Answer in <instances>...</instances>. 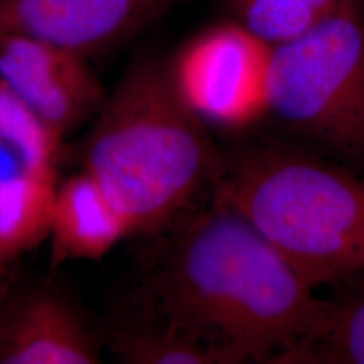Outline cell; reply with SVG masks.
Instances as JSON below:
<instances>
[{
	"label": "cell",
	"mask_w": 364,
	"mask_h": 364,
	"mask_svg": "<svg viewBox=\"0 0 364 364\" xmlns=\"http://www.w3.org/2000/svg\"><path fill=\"white\" fill-rule=\"evenodd\" d=\"M210 197L144 236L150 245L131 296L220 364L299 363L321 331L326 299L237 210Z\"/></svg>",
	"instance_id": "6da1fadb"
},
{
	"label": "cell",
	"mask_w": 364,
	"mask_h": 364,
	"mask_svg": "<svg viewBox=\"0 0 364 364\" xmlns=\"http://www.w3.org/2000/svg\"><path fill=\"white\" fill-rule=\"evenodd\" d=\"M223 156L170 80L166 55L138 53L91 120L81 144L90 173L129 223L158 234L198 209Z\"/></svg>",
	"instance_id": "7a4b0ae2"
},
{
	"label": "cell",
	"mask_w": 364,
	"mask_h": 364,
	"mask_svg": "<svg viewBox=\"0 0 364 364\" xmlns=\"http://www.w3.org/2000/svg\"><path fill=\"white\" fill-rule=\"evenodd\" d=\"M225 201L316 287L362 266L364 176L313 147L262 142L223 156Z\"/></svg>",
	"instance_id": "3957f363"
},
{
	"label": "cell",
	"mask_w": 364,
	"mask_h": 364,
	"mask_svg": "<svg viewBox=\"0 0 364 364\" xmlns=\"http://www.w3.org/2000/svg\"><path fill=\"white\" fill-rule=\"evenodd\" d=\"M269 117L314 150L364 173V14L352 0L273 48Z\"/></svg>",
	"instance_id": "277c9868"
},
{
	"label": "cell",
	"mask_w": 364,
	"mask_h": 364,
	"mask_svg": "<svg viewBox=\"0 0 364 364\" xmlns=\"http://www.w3.org/2000/svg\"><path fill=\"white\" fill-rule=\"evenodd\" d=\"M273 48L227 18L186 39L166 65L182 102L204 124L246 130L269 117Z\"/></svg>",
	"instance_id": "5b68a950"
},
{
	"label": "cell",
	"mask_w": 364,
	"mask_h": 364,
	"mask_svg": "<svg viewBox=\"0 0 364 364\" xmlns=\"http://www.w3.org/2000/svg\"><path fill=\"white\" fill-rule=\"evenodd\" d=\"M0 78L64 139L91 123L108 92L88 58L15 34H0Z\"/></svg>",
	"instance_id": "8992f818"
},
{
	"label": "cell",
	"mask_w": 364,
	"mask_h": 364,
	"mask_svg": "<svg viewBox=\"0 0 364 364\" xmlns=\"http://www.w3.org/2000/svg\"><path fill=\"white\" fill-rule=\"evenodd\" d=\"M176 0H0V34L50 42L92 58L136 38Z\"/></svg>",
	"instance_id": "52a82bcc"
},
{
	"label": "cell",
	"mask_w": 364,
	"mask_h": 364,
	"mask_svg": "<svg viewBox=\"0 0 364 364\" xmlns=\"http://www.w3.org/2000/svg\"><path fill=\"white\" fill-rule=\"evenodd\" d=\"M103 347L100 328L53 282L0 296V364H96Z\"/></svg>",
	"instance_id": "ba28073f"
},
{
	"label": "cell",
	"mask_w": 364,
	"mask_h": 364,
	"mask_svg": "<svg viewBox=\"0 0 364 364\" xmlns=\"http://www.w3.org/2000/svg\"><path fill=\"white\" fill-rule=\"evenodd\" d=\"M129 223L85 170L57 183L50 225V267L100 260L126 237Z\"/></svg>",
	"instance_id": "9c48e42d"
},
{
	"label": "cell",
	"mask_w": 364,
	"mask_h": 364,
	"mask_svg": "<svg viewBox=\"0 0 364 364\" xmlns=\"http://www.w3.org/2000/svg\"><path fill=\"white\" fill-rule=\"evenodd\" d=\"M100 332L103 346L122 363L220 364L131 294L105 317Z\"/></svg>",
	"instance_id": "30bf717a"
},
{
	"label": "cell",
	"mask_w": 364,
	"mask_h": 364,
	"mask_svg": "<svg viewBox=\"0 0 364 364\" xmlns=\"http://www.w3.org/2000/svg\"><path fill=\"white\" fill-rule=\"evenodd\" d=\"M57 183L27 173L0 180V275L14 260L49 240Z\"/></svg>",
	"instance_id": "8fae6325"
},
{
	"label": "cell",
	"mask_w": 364,
	"mask_h": 364,
	"mask_svg": "<svg viewBox=\"0 0 364 364\" xmlns=\"http://www.w3.org/2000/svg\"><path fill=\"white\" fill-rule=\"evenodd\" d=\"M329 285L336 291L326 299L321 331L299 363L364 364V267Z\"/></svg>",
	"instance_id": "7c38bea8"
},
{
	"label": "cell",
	"mask_w": 364,
	"mask_h": 364,
	"mask_svg": "<svg viewBox=\"0 0 364 364\" xmlns=\"http://www.w3.org/2000/svg\"><path fill=\"white\" fill-rule=\"evenodd\" d=\"M0 142L27 174L57 182L64 138L0 78Z\"/></svg>",
	"instance_id": "4fadbf2b"
},
{
	"label": "cell",
	"mask_w": 364,
	"mask_h": 364,
	"mask_svg": "<svg viewBox=\"0 0 364 364\" xmlns=\"http://www.w3.org/2000/svg\"><path fill=\"white\" fill-rule=\"evenodd\" d=\"M352 0H225L228 18L270 45L296 38Z\"/></svg>",
	"instance_id": "5bb4252c"
},
{
	"label": "cell",
	"mask_w": 364,
	"mask_h": 364,
	"mask_svg": "<svg viewBox=\"0 0 364 364\" xmlns=\"http://www.w3.org/2000/svg\"><path fill=\"white\" fill-rule=\"evenodd\" d=\"M364 267V247H363V257H362V266H360V269H363Z\"/></svg>",
	"instance_id": "9a60e30c"
},
{
	"label": "cell",
	"mask_w": 364,
	"mask_h": 364,
	"mask_svg": "<svg viewBox=\"0 0 364 364\" xmlns=\"http://www.w3.org/2000/svg\"><path fill=\"white\" fill-rule=\"evenodd\" d=\"M360 6H362V11L364 14V0H360Z\"/></svg>",
	"instance_id": "2e32d148"
},
{
	"label": "cell",
	"mask_w": 364,
	"mask_h": 364,
	"mask_svg": "<svg viewBox=\"0 0 364 364\" xmlns=\"http://www.w3.org/2000/svg\"><path fill=\"white\" fill-rule=\"evenodd\" d=\"M1 144H1V142H0V146H1Z\"/></svg>",
	"instance_id": "e0dca14e"
}]
</instances>
